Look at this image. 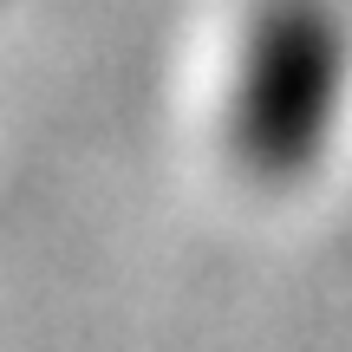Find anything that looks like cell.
Returning a JSON list of instances; mask_svg holds the SVG:
<instances>
[{"label": "cell", "mask_w": 352, "mask_h": 352, "mask_svg": "<svg viewBox=\"0 0 352 352\" xmlns=\"http://www.w3.org/2000/svg\"><path fill=\"white\" fill-rule=\"evenodd\" d=\"M352 85L346 20L327 0H261L235 52L228 144L241 170L287 189L333 151Z\"/></svg>", "instance_id": "1"}]
</instances>
